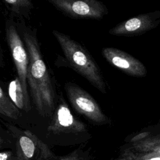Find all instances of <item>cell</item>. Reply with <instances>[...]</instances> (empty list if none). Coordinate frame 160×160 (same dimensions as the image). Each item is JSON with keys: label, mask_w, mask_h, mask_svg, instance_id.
I'll return each instance as SVG.
<instances>
[{"label": "cell", "mask_w": 160, "mask_h": 160, "mask_svg": "<svg viewBox=\"0 0 160 160\" xmlns=\"http://www.w3.org/2000/svg\"><path fill=\"white\" fill-rule=\"evenodd\" d=\"M6 38L17 71L18 77L24 92L26 101L25 111L28 112L31 108L30 98L28 91L27 75L29 62L28 52L16 26L9 21L6 22Z\"/></svg>", "instance_id": "cell-4"}, {"label": "cell", "mask_w": 160, "mask_h": 160, "mask_svg": "<svg viewBox=\"0 0 160 160\" xmlns=\"http://www.w3.org/2000/svg\"><path fill=\"white\" fill-rule=\"evenodd\" d=\"M2 2L11 12L19 16L26 14L33 7L29 0H3Z\"/></svg>", "instance_id": "cell-12"}, {"label": "cell", "mask_w": 160, "mask_h": 160, "mask_svg": "<svg viewBox=\"0 0 160 160\" xmlns=\"http://www.w3.org/2000/svg\"><path fill=\"white\" fill-rule=\"evenodd\" d=\"M102 54L110 64L129 76L141 78L147 74L148 71L144 65L126 52L117 48L107 47L102 49Z\"/></svg>", "instance_id": "cell-7"}, {"label": "cell", "mask_w": 160, "mask_h": 160, "mask_svg": "<svg viewBox=\"0 0 160 160\" xmlns=\"http://www.w3.org/2000/svg\"><path fill=\"white\" fill-rule=\"evenodd\" d=\"M0 113L12 119H18L21 116L19 109L8 96L2 88H0Z\"/></svg>", "instance_id": "cell-10"}, {"label": "cell", "mask_w": 160, "mask_h": 160, "mask_svg": "<svg viewBox=\"0 0 160 160\" xmlns=\"http://www.w3.org/2000/svg\"><path fill=\"white\" fill-rule=\"evenodd\" d=\"M86 129V124L72 114L68 104L62 98H61L52 115L48 131L54 133H60L78 132Z\"/></svg>", "instance_id": "cell-8"}, {"label": "cell", "mask_w": 160, "mask_h": 160, "mask_svg": "<svg viewBox=\"0 0 160 160\" xmlns=\"http://www.w3.org/2000/svg\"><path fill=\"white\" fill-rule=\"evenodd\" d=\"M137 152L160 156V138H151L136 142L134 146Z\"/></svg>", "instance_id": "cell-11"}, {"label": "cell", "mask_w": 160, "mask_h": 160, "mask_svg": "<svg viewBox=\"0 0 160 160\" xmlns=\"http://www.w3.org/2000/svg\"><path fill=\"white\" fill-rule=\"evenodd\" d=\"M58 10L73 18L101 19L108 14V9L97 0H48Z\"/></svg>", "instance_id": "cell-5"}, {"label": "cell", "mask_w": 160, "mask_h": 160, "mask_svg": "<svg viewBox=\"0 0 160 160\" xmlns=\"http://www.w3.org/2000/svg\"><path fill=\"white\" fill-rule=\"evenodd\" d=\"M64 89L69 101L78 113L94 124L111 123V119L103 112L95 99L81 87L68 82L64 84Z\"/></svg>", "instance_id": "cell-3"}, {"label": "cell", "mask_w": 160, "mask_h": 160, "mask_svg": "<svg viewBox=\"0 0 160 160\" xmlns=\"http://www.w3.org/2000/svg\"><path fill=\"white\" fill-rule=\"evenodd\" d=\"M160 22V11L139 14L124 21L112 28L108 32L118 36H134L142 34L155 28Z\"/></svg>", "instance_id": "cell-6"}, {"label": "cell", "mask_w": 160, "mask_h": 160, "mask_svg": "<svg viewBox=\"0 0 160 160\" xmlns=\"http://www.w3.org/2000/svg\"><path fill=\"white\" fill-rule=\"evenodd\" d=\"M21 34L29 55L27 79L31 98L38 114L42 117H49L55 109V92L36 31L23 26Z\"/></svg>", "instance_id": "cell-1"}, {"label": "cell", "mask_w": 160, "mask_h": 160, "mask_svg": "<svg viewBox=\"0 0 160 160\" xmlns=\"http://www.w3.org/2000/svg\"><path fill=\"white\" fill-rule=\"evenodd\" d=\"M127 160H160V156L149 153L129 152L126 157Z\"/></svg>", "instance_id": "cell-13"}, {"label": "cell", "mask_w": 160, "mask_h": 160, "mask_svg": "<svg viewBox=\"0 0 160 160\" xmlns=\"http://www.w3.org/2000/svg\"><path fill=\"white\" fill-rule=\"evenodd\" d=\"M8 93L10 99L19 109L25 110L26 101L22 85L18 77L9 82Z\"/></svg>", "instance_id": "cell-9"}, {"label": "cell", "mask_w": 160, "mask_h": 160, "mask_svg": "<svg viewBox=\"0 0 160 160\" xmlns=\"http://www.w3.org/2000/svg\"><path fill=\"white\" fill-rule=\"evenodd\" d=\"M52 32L70 66L98 91L106 94L107 84L101 69L88 51L68 35L57 30Z\"/></svg>", "instance_id": "cell-2"}]
</instances>
